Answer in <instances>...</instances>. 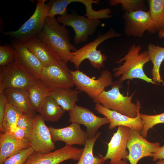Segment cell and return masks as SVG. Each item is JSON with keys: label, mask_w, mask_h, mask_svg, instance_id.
<instances>
[{"label": "cell", "mask_w": 164, "mask_h": 164, "mask_svg": "<svg viewBox=\"0 0 164 164\" xmlns=\"http://www.w3.org/2000/svg\"><path fill=\"white\" fill-rule=\"evenodd\" d=\"M39 79L49 91L74 86L70 72L56 65L43 67Z\"/></svg>", "instance_id": "obj_15"}, {"label": "cell", "mask_w": 164, "mask_h": 164, "mask_svg": "<svg viewBox=\"0 0 164 164\" xmlns=\"http://www.w3.org/2000/svg\"><path fill=\"white\" fill-rule=\"evenodd\" d=\"M53 142H64L66 145L72 146L77 145L84 146L88 139L86 131L81 128L80 125L72 123L65 127L56 128L49 127Z\"/></svg>", "instance_id": "obj_18"}, {"label": "cell", "mask_w": 164, "mask_h": 164, "mask_svg": "<svg viewBox=\"0 0 164 164\" xmlns=\"http://www.w3.org/2000/svg\"><path fill=\"white\" fill-rule=\"evenodd\" d=\"M23 114L20 110L8 102L2 122L0 125L1 133H12L17 127L19 119Z\"/></svg>", "instance_id": "obj_26"}, {"label": "cell", "mask_w": 164, "mask_h": 164, "mask_svg": "<svg viewBox=\"0 0 164 164\" xmlns=\"http://www.w3.org/2000/svg\"><path fill=\"white\" fill-rule=\"evenodd\" d=\"M16 138L19 139H30L31 134L23 129L17 127L12 133Z\"/></svg>", "instance_id": "obj_37"}, {"label": "cell", "mask_w": 164, "mask_h": 164, "mask_svg": "<svg viewBox=\"0 0 164 164\" xmlns=\"http://www.w3.org/2000/svg\"><path fill=\"white\" fill-rule=\"evenodd\" d=\"M138 104L137 116L132 118L116 111L108 109L99 104H96L95 109L99 113L106 117L110 123L108 128L112 130L117 126H122L136 130L141 132L142 130L143 123L140 116V109L141 103L138 100H136Z\"/></svg>", "instance_id": "obj_16"}, {"label": "cell", "mask_w": 164, "mask_h": 164, "mask_svg": "<svg viewBox=\"0 0 164 164\" xmlns=\"http://www.w3.org/2000/svg\"><path fill=\"white\" fill-rule=\"evenodd\" d=\"M141 46L139 45L134 44L129 48L125 56L116 62L120 63L125 62L118 67L114 68V76L118 77V80L122 83L127 79L139 78L153 84H156L152 78L148 77L143 70L144 65L150 61L148 51L141 52Z\"/></svg>", "instance_id": "obj_2"}, {"label": "cell", "mask_w": 164, "mask_h": 164, "mask_svg": "<svg viewBox=\"0 0 164 164\" xmlns=\"http://www.w3.org/2000/svg\"><path fill=\"white\" fill-rule=\"evenodd\" d=\"M68 112L70 123L85 126L88 139L93 138L101 127L110 123L106 117H98L87 108L76 104L73 109Z\"/></svg>", "instance_id": "obj_13"}, {"label": "cell", "mask_w": 164, "mask_h": 164, "mask_svg": "<svg viewBox=\"0 0 164 164\" xmlns=\"http://www.w3.org/2000/svg\"><path fill=\"white\" fill-rule=\"evenodd\" d=\"M8 102L4 93H0V125L2 122L6 106Z\"/></svg>", "instance_id": "obj_36"}, {"label": "cell", "mask_w": 164, "mask_h": 164, "mask_svg": "<svg viewBox=\"0 0 164 164\" xmlns=\"http://www.w3.org/2000/svg\"><path fill=\"white\" fill-rule=\"evenodd\" d=\"M31 102L37 112L49 91L39 79L26 90Z\"/></svg>", "instance_id": "obj_28"}, {"label": "cell", "mask_w": 164, "mask_h": 164, "mask_svg": "<svg viewBox=\"0 0 164 164\" xmlns=\"http://www.w3.org/2000/svg\"><path fill=\"white\" fill-rule=\"evenodd\" d=\"M84 148L66 145L53 152L41 154L34 152L29 155L24 164H60L68 160H79Z\"/></svg>", "instance_id": "obj_11"}, {"label": "cell", "mask_w": 164, "mask_h": 164, "mask_svg": "<svg viewBox=\"0 0 164 164\" xmlns=\"http://www.w3.org/2000/svg\"><path fill=\"white\" fill-rule=\"evenodd\" d=\"M149 164H164V159H160L159 160L155 163Z\"/></svg>", "instance_id": "obj_39"}, {"label": "cell", "mask_w": 164, "mask_h": 164, "mask_svg": "<svg viewBox=\"0 0 164 164\" xmlns=\"http://www.w3.org/2000/svg\"><path fill=\"white\" fill-rule=\"evenodd\" d=\"M15 52L12 46L9 45L0 46V65L5 66L14 61Z\"/></svg>", "instance_id": "obj_34"}, {"label": "cell", "mask_w": 164, "mask_h": 164, "mask_svg": "<svg viewBox=\"0 0 164 164\" xmlns=\"http://www.w3.org/2000/svg\"><path fill=\"white\" fill-rule=\"evenodd\" d=\"M73 3L72 0H52V4L48 11L47 16L55 17L56 15L62 16L68 13L67 6Z\"/></svg>", "instance_id": "obj_32"}, {"label": "cell", "mask_w": 164, "mask_h": 164, "mask_svg": "<svg viewBox=\"0 0 164 164\" xmlns=\"http://www.w3.org/2000/svg\"><path fill=\"white\" fill-rule=\"evenodd\" d=\"M37 79L14 61L1 67L0 93L7 89L26 91Z\"/></svg>", "instance_id": "obj_6"}, {"label": "cell", "mask_w": 164, "mask_h": 164, "mask_svg": "<svg viewBox=\"0 0 164 164\" xmlns=\"http://www.w3.org/2000/svg\"><path fill=\"white\" fill-rule=\"evenodd\" d=\"M33 118L23 113L18 120L17 127L23 129L31 134L33 127Z\"/></svg>", "instance_id": "obj_35"}, {"label": "cell", "mask_w": 164, "mask_h": 164, "mask_svg": "<svg viewBox=\"0 0 164 164\" xmlns=\"http://www.w3.org/2000/svg\"><path fill=\"white\" fill-rule=\"evenodd\" d=\"M14 61L25 70L39 79L43 66L36 57L24 43H13Z\"/></svg>", "instance_id": "obj_19"}, {"label": "cell", "mask_w": 164, "mask_h": 164, "mask_svg": "<svg viewBox=\"0 0 164 164\" xmlns=\"http://www.w3.org/2000/svg\"><path fill=\"white\" fill-rule=\"evenodd\" d=\"M161 147L159 142H151L143 137L138 131L129 128L127 148L129 154L127 158L130 164H137L141 159L152 157Z\"/></svg>", "instance_id": "obj_9"}, {"label": "cell", "mask_w": 164, "mask_h": 164, "mask_svg": "<svg viewBox=\"0 0 164 164\" xmlns=\"http://www.w3.org/2000/svg\"><path fill=\"white\" fill-rule=\"evenodd\" d=\"M3 93L8 102L20 110L23 114L34 117L37 112L33 106L25 90L7 89Z\"/></svg>", "instance_id": "obj_21"}, {"label": "cell", "mask_w": 164, "mask_h": 164, "mask_svg": "<svg viewBox=\"0 0 164 164\" xmlns=\"http://www.w3.org/2000/svg\"><path fill=\"white\" fill-rule=\"evenodd\" d=\"M122 82L119 80L113 82L111 89L106 91L104 90L98 96L94 98L93 102L99 104L104 108L129 117L134 118L138 114V104L132 102V100L135 93L130 96L128 94L124 96L120 91L122 87Z\"/></svg>", "instance_id": "obj_4"}, {"label": "cell", "mask_w": 164, "mask_h": 164, "mask_svg": "<svg viewBox=\"0 0 164 164\" xmlns=\"http://www.w3.org/2000/svg\"><path fill=\"white\" fill-rule=\"evenodd\" d=\"M30 146L29 139H18L12 133H1L0 164H3L8 158L20 150Z\"/></svg>", "instance_id": "obj_20"}, {"label": "cell", "mask_w": 164, "mask_h": 164, "mask_svg": "<svg viewBox=\"0 0 164 164\" xmlns=\"http://www.w3.org/2000/svg\"><path fill=\"white\" fill-rule=\"evenodd\" d=\"M122 18L124 19V32L128 36L141 38L146 31L152 34L156 32L149 11L125 12Z\"/></svg>", "instance_id": "obj_12"}, {"label": "cell", "mask_w": 164, "mask_h": 164, "mask_svg": "<svg viewBox=\"0 0 164 164\" xmlns=\"http://www.w3.org/2000/svg\"><path fill=\"white\" fill-rule=\"evenodd\" d=\"M149 12L155 30L160 38H164V0H148Z\"/></svg>", "instance_id": "obj_24"}, {"label": "cell", "mask_w": 164, "mask_h": 164, "mask_svg": "<svg viewBox=\"0 0 164 164\" xmlns=\"http://www.w3.org/2000/svg\"><path fill=\"white\" fill-rule=\"evenodd\" d=\"M145 0H110L109 4L115 6L121 4L125 12H130L138 10L145 11L146 9Z\"/></svg>", "instance_id": "obj_30"}, {"label": "cell", "mask_w": 164, "mask_h": 164, "mask_svg": "<svg viewBox=\"0 0 164 164\" xmlns=\"http://www.w3.org/2000/svg\"><path fill=\"white\" fill-rule=\"evenodd\" d=\"M38 0L33 14L17 30L4 32L3 35L9 36L12 43H25L36 36L43 29L50 9L52 0Z\"/></svg>", "instance_id": "obj_3"}, {"label": "cell", "mask_w": 164, "mask_h": 164, "mask_svg": "<svg viewBox=\"0 0 164 164\" xmlns=\"http://www.w3.org/2000/svg\"><path fill=\"white\" fill-rule=\"evenodd\" d=\"M41 42L56 53L66 63L77 49L70 42V32L55 17H47L42 30L36 36Z\"/></svg>", "instance_id": "obj_1"}, {"label": "cell", "mask_w": 164, "mask_h": 164, "mask_svg": "<svg viewBox=\"0 0 164 164\" xmlns=\"http://www.w3.org/2000/svg\"><path fill=\"white\" fill-rule=\"evenodd\" d=\"M152 158L153 161L160 159H164V145L154 153Z\"/></svg>", "instance_id": "obj_38"}, {"label": "cell", "mask_w": 164, "mask_h": 164, "mask_svg": "<svg viewBox=\"0 0 164 164\" xmlns=\"http://www.w3.org/2000/svg\"><path fill=\"white\" fill-rule=\"evenodd\" d=\"M56 19L63 26L73 29L75 33L74 42L76 44L87 41L89 36L95 32L101 23L100 19H92L73 13L59 16Z\"/></svg>", "instance_id": "obj_8"}, {"label": "cell", "mask_w": 164, "mask_h": 164, "mask_svg": "<svg viewBox=\"0 0 164 164\" xmlns=\"http://www.w3.org/2000/svg\"><path fill=\"white\" fill-rule=\"evenodd\" d=\"M80 91L71 88L57 89L49 92V95L65 111H68L74 108L78 102Z\"/></svg>", "instance_id": "obj_22"}, {"label": "cell", "mask_w": 164, "mask_h": 164, "mask_svg": "<svg viewBox=\"0 0 164 164\" xmlns=\"http://www.w3.org/2000/svg\"><path fill=\"white\" fill-rule=\"evenodd\" d=\"M33 125L30 140L34 151L41 154L48 153L55 148L49 129L40 114L33 118Z\"/></svg>", "instance_id": "obj_14"}, {"label": "cell", "mask_w": 164, "mask_h": 164, "mask_svg": "<svg viewBox=\"0 0 164 164\" xmlns=\"http://www.w3.org/2000/svg\"><path fill=\"white\" fill-rule=\"evenodd\" d=\"M34 152L31 146L22 149L8 158L3 164H24Z\"/></svg>", "instance_id": "obj_33"}, {"label": "cell", "mask_w": 164, "mask_h": 164, "mask_svg": "<svg viewBox=\"0 0 164 164\" xmlns=\"http://www.w3.org/2000/svg\"><path fill=\"white\" fill-rule=\"evenodd\" d=\"M99 0H73L74 2H80L83 4L85 7L86 13L84 16L90 19L97 20L100 19H109L112 17L110 15L111 9L108 8L96 11L92 8L93 3L99 4Z\"/></svg>", "instance_id": "obj_29"}, {"label": "cell", "mask_w": 164, "mask_h": 164, "mask_svg": "<svg viewBox=\"0 0 164 164\" xmlns=\"http://www.w3.org/2000/svg\"><path fill=\"white\" fill-rule=\"evenodd\" d=\"M66 111L49 94L42 103L38 112L45 121L55 122L59 121Z\"/></svg>", "instance_id": "obj_23"}, {"label": "cell", "mask_w": 164, "mask_h": 164, "mask_svg": "<svg viewBox=\"0 0 164 164\" xmlns=\"http://www.w3.org/2000/svg\"><path fill=\"white\" fill-rule=\"evenodd\" d=\"M148 48L150 60L153 65L151 72L152 80L157 84L162 82L164 84L159 73L161 65L164 60V47L150 43Z\"/></svg>", "instance_id": "obj_25"}, {"label": "cell", "mask_w": 164, "mask_h": 164, "mask_svg": "<svg viewBox=\"0 0 164 164\" xmlns=\"http://www.w3.org/2000/svg\"><path fill=\"white\" fill-rule=\"evenodd\" d=\"M140 116L142 119L143 127L140 132L141 135L144 138L147 136L148 131L155 125L164 123V112L158 114L149 115L140 113Z\"/></svg>", "instance_id": "obj_31"}, {"label": "cell", "mask_w": 164, "mask_h": 164, "mask_svg": "<svg viewBox=\"0 0 164 164\" xmlns=\"http://www.w3.org/2000/svg\"><path fill=\"white\" fill-rule=\"evenodd\" d=\"M121 35V34L116 32L113 28H111L104 34L99 33L93 41L73 51L74 54L69 61L73 64L77 70L79 69L82 62L87 59L94 68L100 70L104 67V63L107 60V57L101 53V50L97 49V47L108 39Z\"/></svg>", "instance_id": "obj_5"}, {"label": "cell", "mask_w": 164, "mask_h": 164, "mask_svg": "<svg viewBox=\"0 0 164 164\" xmlns=\"http://www.w3.org/2000/svg\"><path fill=\"white\" fill-rule=\"evenodd\" d=\"M70 73L76 89L85 92L93 99L113 82L112 74L107 70L102 71L97 79L91 78L79 69L70 70Z\"/></svg>", "instance_id": "obj_7"}, {"label": "cell", "mask_w": 164, "mask_h": 164, "mask_svg": "<svg viewBox=\"0 0 164 164\" xmlns=\"http://www.w3.org/2000/svg\"><path fill=\"white\" fill-rule=\"evenodd\" d=\"M101 134L100 132H98L93 138L87 139L82 153L77 164H106L103 157L94 155L93 154L94 145Z\"/></svg>", "instance_id": "obj_27"}, {"label": "cell", "mask_w": 164, "mask_h": 164, "mask_svg": "<svg viewBox=\"0 0 164 164\" xmlns=\"http://www.w3.org/2000/svg\"><path fill=\"white\" fill-rule=\"evenodd\" d=\"M129 134V128L118 126L116 132L108 144L107 151L103 157L105 161L110 159L109 164H128L129 152L127 149Z\"/></svg>", "instance_id": "obj_10"}, {"label": "cell", "mask_w": 164, "mask_h": 164, "mask_svg": "<svg viewBox=\"0 0 164 164\" xmlns=\"http://www.w3.org/2000/svg\"><path fill=\"white\" fill-rule=\"evenodd\" d=\"M40 61L43 67L51 65L60 66L66 70H70L57 54L35 36L24 43Z\"/></svg>", "instance_id": "obj_17"}]
</instances>
